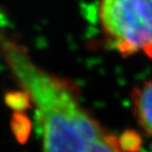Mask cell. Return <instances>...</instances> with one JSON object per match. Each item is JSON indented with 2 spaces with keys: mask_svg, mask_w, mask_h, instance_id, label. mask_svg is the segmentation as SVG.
I'll list each match as a JSON object with an SVG mask.
<instances>
[{
  "mask_svg": "<svg viewBox=\"0 0 152 152\" xmlns=\"http://www.w3.org/2000/svg\"><path fill=\"white\" fill-rule=\"evenodd\" d=\"M13 68L36 108L41 152H124L118 137L83 106L74 83L21 60Z\"/></svg>",
  "mask_w": 152,
  "mask_h": 152,
  "instance_id": "cell-1",
  "label": "cell"
},
{
  "mask_svg": "<svg viewBox=\"0 0 152 152\" xmlns=\"http://www.w3.org/2000/svg\"><path fill=\"white\" fill-rule=\"evenodd\" d=\"M5 102L11 109L21 112L31 107V100L23 90L21 92H10L5 95Z\"/></svg>",
  "mask_w": 152,
  "mask_h": 152,
  "instance_id": "cell-6",
  "label": "cell"
},
{
  "mask_svg": "<svg viewBox=\"0 0 152 152\" xmlns=\"http://www.w3.org/2000/svg\"><path fill=\"white\" fill-rule=\"evenodd\" d=\"M118 142L124 152H138L142 148V138L135 131L126 130L118 136Z\"/></svg>",
  "mask_w": 152,
  "mask_h": 152,
  "instance_id": "cell-5",
  "label": "cell"
},
{
  "mask_svg": "<svg viewBox=\"0 0 152 152\" xmlns=\"http://www.w3.org/2000/svg\"><path fill=\"white\" fill-rule=\"evenodd\" d=\"M11 128L14 133V135L19 142H23L30 135L31 131V123L20 112H16L13 115L12 121H11Z\"/></svg>",
  "mask_w": 152,
  "mask_h": 152,
  "instance_id": "cell-4",
  "label": "cell"
},
{
  "mask_svg": "<svg viewBox=\"0 0 152 152\" xmlns=\"http://www.w3.org/2000/svg\"><path fill=\"white\" fill-rule=\"evenodd\" d=\"M97 19L104 41L123 57L152 59V0H99Z\"/></svg>",
  "mask_w": 152,
  "mask_h": 152,
  "instance_id": "cell-2",
  "label": "cell"
},
{
  "mask_svg": "<svg viewBox=\"0 0 152 152\" xmlns=\"http://www.w3.org/2000/svg\"><path fill=\"white\" fill-rule=\"evenodd\" d=\"M130 97L138 125L152 137V78L133 87Z\"/></svg>",
  "mask_w": 152,
  "mask_h": 152,
  "instance_id": "cell-3",
  "label": "cell"
}]
</instances>
